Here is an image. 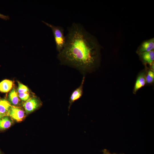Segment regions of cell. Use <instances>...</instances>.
I'll return each instance as SVG.
<instances>
[{"mask_svg":"<svg viewBox=\"0 0 154 154\" xmlns=\"http://www.w3.org/2000/svg\"><path fill=\"white\" fill-rule=\"evenodd\" d=\"M103 153L102 154H111L110 151L106 149H104L102 151Z\"/></svg>","mask_w":154,"mask_h":154,"instance_id":"obj_17","label":"cell"},{"mask_svg":"<svg viewBox=\"0 0 154 154\" xmlns=\"http://www.w3.org/2000/svg\"><path fill=\"white\" fill-rule=\"evenodd\" d=\"M5 116L2 114L0 113V120L3 117Z\"/></svg>","mask_w":154,"mask_h":154,"instance_id":"obj_18","label":"cell"},{"mask_svg":"<svg viewBox=\"0 0 154 154\" xmlns=\"http://www.w3.org/2000/svg\"><path fill=\"white\" fill-rule=\"evenodd\" d=\"M13 83L12 81L5 80L0 83V92L6 93L10 91L12 88Z\"/></svg>","mask_w":154,"mask_h":154,"instance_id":"obj_9","label":"cell"},{"mask_svg":"<svg viewBox=\"0 0 154 154\" xmlns=\"http://www.w3.org/2000/svg\"><path fill=\"white\" fill-rule=\"evenodd\" d=\"M18 91L19 93H28L29 91L28 88L25 86L18 82Z\"/></svg>","mask_w":154,"mask_h":154,"instance_id":"obj_13","label":"cell"},{"mask_svg":"<svg viewBox=\"0 0 154 154\" xmlns=\"http://www.w3.org/2000/svg\"><path fill=\"white\" fill-rule=\"evenodd\" d=\"M11 105L6 100L0 98V113L5 116H7Z\"/></svg>","mask_w":154,"mask_h":154,"instance_id":"obj_7","label":"cell"},{"mask_svg":"<svg viewBox=\"0 0 154 154\" xmlns=\"http://www.w3.org/2000/svg\"><path fill=\"white\" fill-rule=\"evenodd\" d=\"M85 80V77L84 76L80 86L74 90L72 93L69 101L68 112H69L70 107L73 104L82 96L83 94V85Z\"/></svg>","mask_w":154,"mask_h":154,"instance_id":"obj_3","label":"cell"},{"mask_svg":"<svg viewBox=\"0 0 154 154\" xmlns=\"http://www.w3.org/2000/svg\"><path fill=\"white\" fill-rule=\"evenodd\" d=\"M19 96L21 100L25 101L27 100L30 97L28 93H19Z\"/></svg>","mask_w":154,"mask_h":154,"instance_id":"obj_15","label":"cell"},{"mask_svg":"<svg viewBox=\"0 0 154 154\" xmlns=\"http://www.w3.org/2000/svg\"><path fill=\"white\" fill-rule=\"evenodd\" d=\"M9 99L11 103L14 105H17L19 103V100L17 92L14 88L9 93Z\"/></svg>","mask_w":154,"mask_h":154,"instance_id":"obj_12","label":"cell"},{"mask_svg":"<svg viewBox=\"0 0 154 154\" xmlns=\"http://www.w3.org/2000/svg\"><path fill=\"white\" fill-rule=\"evenodd\" d=\"M0 154H2V153L1 152V151H0Z\"/></svg>","mask_w":154,"mask_h":154,"instance_id":"obj_20","label":"cell"},{"mask_svg":"<svg viewBox=\"0 0 154 154\" xmlns=\"http://www.w3.org/2000/svg\"><path fill=\"white\" fill-rule=\"evenodd\" d=\"M42 22L51 29L54 37L56 50L58 53L60 52L64 47L66 42L63 28L61 26H56L44 21Z\"/></svg>","mask_w":154,"mask_h":154,"instance_id":"obj_2","label":"cell"},{"mask_svg":"<svg viewBox=\"0 0 154 154\" xmlns=\"http://www.w3.org/2000/svg\"><path fill=\"white\" fill-rule=\"evenodd\" d=\"M41 104L37 98H33L28 99L23 104L26 113L28 114L32 112L40 107Z\"/></svg>","mask_w":154,"mask_h":154,"instance_id":"obj_5","label":"cell"},{"mask_svg":"<svg viewBox=\"0 0 154 154\" xmlns=\"http://www.w3.org/2000/svg\"><path fill=\"white\" fill-rule=\"evenodd\" d=\"M146 79L143 74L141 73L137 78L134 89V93H135L140 88L144 86L146 83Z\"/></svg>","mask_w":154,"mask_h":154,"instance_id":"obj_10","label":"cell"},{"mask_svg":"<svg viewBox=\"0 0 154 154\" xmlns=\"http://www.w3.org/2000/svg\"><path fill=\"white\" fill-rule=\"evenodd\" d=\"M0 18L6 20L9 19V16L5 15L0 13Z\"/></svg>","mask_w":154,"mask_h":154,"instance_id":"obj_16","label":"cell"},{"mask_svg":"<svg viewBox=\"0 0 154 154\" xmlns=\"http://www.w3.org/2000/svg\"><path fill=\"white\" fill-rule=\"evenodd\" d=\"M12 120L7 116L3 117L0 120V130H3L9 128L12 124Z\"/></svg>","mask_w":154,"mask_h":154,"instance_id":"obj_11","label":"cell"},{"mask_svg":"<svg viewBox=\"0 0 154 154\" xmlns=\"http://www.w3.org/2000/svg\"><path fill=\"white\" fill-rule=\"evenodd\" d=\"M154 38H152L143 42L138 47L137 53L139 54L142 53L153 50Z\"/></svg>","mask_w":154,"mask_h":154,"instance_id":"obj_6","label":"cell"},{"mask_svg":"<svg viewBox=\"0 0 154 154\" xmlns=\"http://www.w3.org/2000/svg\"><path fill=\"white\" fill-rule=\"evenodd\" d=\"M146 82L148 84L152 83L154 80V73L151 71L149 70L147 73L145 78Z\"/></svg>","mask_w":154,"mask_h":154,"instance_id":"obj_14","label":"cell"},{"mask_svg":"<svg viewBox=\"0 0 154 154\" xmlns=\"http://www.w3.org/2000/svg\"><path fill=\"white\" fill-rule=\"evenodd\" d=\"M8 116L17 122L22 121L25 117L24 110L21 108L12 106L9 112Z\"/></svg>","mask_w":154,"mask_h":154,"instance_id":"obj_4","label":"cell"},{"mask_svg":"<svg viewBox=\"0 0 154 154\" xmlns=\"http://www.w3.org/2000/svg\"><path fill=\"white\" fill-rule=\"evenodd\" d=\"M139 55L143 62L150 64H152L154 60V50L143 52L139 54Z\"/></svg>","mask_w":154,"mask_h":154,"instance_id":"obj_8","label":"cell"},{"mask_svg":"<svg viewBox=\"0 0 154 154\" xmlns=\"http://www.w3.org/2000/svg\"><path fill=\"white\" fill-rule=\"evenodd\" d=\"M66 37L65 46L58 55L60 64L74 68L84 76L98 63L100 44L79 23L72 24Z\"/></svg>","mask_w":154,"mask_h":154,"instance_id":"obj_1","label":"cell"},{"mask_svg":"<svg viewBox=\"0 0 154 154\" xmlns=\"http://www.w3.org/2000/svg\"><path fill=\"white\" fill-rule=\"evenodd\" d=\"M111 154H124L123 153H119V154H117L115 153H111Z\"/></svg>","mask_w":154,"mask_h":154,"instance_id":"obj_19","label":"cell"}]
</instances>
